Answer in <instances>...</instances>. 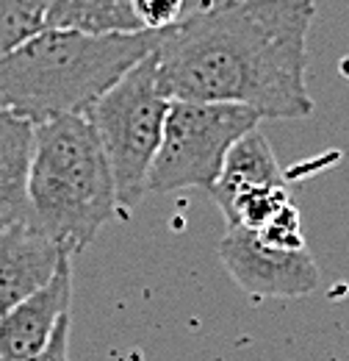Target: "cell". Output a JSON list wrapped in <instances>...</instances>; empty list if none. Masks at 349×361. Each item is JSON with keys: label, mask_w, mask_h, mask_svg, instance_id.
<instances>
[{"label": "cell", "mask_w": 349, "mask_h": 361, "mask_svg": "<svg viewBox=\"0 0 349 361\" xmlns=\"http://www.w3.org/2000/svg\"><path fill=\"white\" fill-rule=\"evenodd\" d=\"M313 17V0H227L158 31V81L172 100L239 103L269 120L307 117Z\"/></svg>", "instance_id": "6da1fadb"}, {"label": "cell", "mask_w": 349, "mask_h": 361, "mask_svg": "<svg viewBox=\"0 0 349 361\" xmlns=\"http://www.w3.org/2000/svg\"><path fill=\"white\" fill-rule=\"evenodd\" d=\"M158 47V31L91 37L67 28H44L0 56V109L34 126L87 114L131 67Z\"/></svg>", "instance_id": "7a4b0ae2"}, {"label": "cell", "mask_w": 349, "mask_h": 361, "mask_svg": "<svg viewBox=\"0 0 349 361\" xmlns=\"http://www.w3.org/2000/svg\"><path fill=\"white\" fill-rule=\"evenodd\" d=\"M28 200L31 220L70 256L89 247L120 214L114 173L87 114L37 126Z\"/></svg>", "instance_id": "3957f363"}, {"label": "cell", "mask_w": 349, "mask_h": 361, "mask_svg": "<svg viewBox=\"0 0 349 361\" xmlns=\"http://www.w3.org/2000/svg\"><path fill=\"white\" fill-rule=\"evenodd\" d=\"M170 103L172 97L158 81V61L153 50L87 111L114 173L120 217H131L147 195V178L164 139Z\"/></svg>", "instance_id": "277c9868"}, {"label": "cell", "mask_w": 349, "mask_h": 361, "mask_svg": "<svg viewBox=\"0 0 349 361\" xmlns=\"http://www.w3.org/2000/svg\"><path fill=\"white\" fill-rule=\"evenodd\" d=\"M261 120L258 111L239 103L172 100L158 156L150 167L147 192H211L230 147L244 134L258 128Z\"/></svg>", "instance_id": "5b68a950"}, {"label": "cell", "mask_w": 349, "mask_h": 361, "mask_svg": "<svg viewBox=\"0 0 349 361\" xmlns=\"http://www.w3.org/2000/svg\"><path fill=\"white\" fill-rule=\"evenodd\" d=\"M217 253L230 278L253 298H305L319 286V267L307 247H274L253 228H227Z\"/></svg>", "instance_id": "8992f818"}, {"label": "cell", "mask_w": 349, "mask_h": 361, "mask_svg": "<svg viewBox=\"0 0 349 361\" xmlns=\"http://www.w3.org/2000/svg\"><path fill=\"white\" fill-rule=\"evenodd\" d=\"M70 253L34 220L0 228V314L44 289Z\"/></svg>", "instance_id": "52a82bcc"}, {"label": "cell", "mask_w": 349, "mask_h": 361, "mask_svg": "<svg viewBox=\"0 0 349 361\" xmlns=\"http://www.w3.org/2000/svg\"><path fill=\"white\" fill-rule=\"evenodd\" d=\"M70 298L72 267L64 259L44 289L0 314V361H23L42 353L61 317L70 314Z\"/></svg>", "instance_id": "ba28073f"}, {"label": "cell", "mask_w": 349, "mask_h": 361, "mask_svg": "<svg viewBox=\"0 0 349 361\" xmlns=\"http://www.w3.org/2000/svg\"><path fill=\"white\" fill-rule=\"evenodd\" d=\"M37 126L0 109V228L31 220L28 178L34 161Z\"/></svg>", "instance_id": "9c48e42d"}, {"label": "cell", "mask_w": 349, "mask_h": 361, "mask_svg": "<svg viewBox=\"0 0 349 361\" xmlns=\"http://www.w3.org/2000/svg\"><path fill=\"white\" fill-rule=\"evenodd\" d=\"M272 183H286V176L274 159V150L269 145V139L253 128L250 134H244L227 153L224 167L219 173V180L211 189V197L222 203L224 197H230L239 189L247 186H272Z\"/></svg>", "instance_id": "30bf717a"}, {"label": "cell", "mask_w": 349, "mask_h": 361, "mask_svg": "<svg viewBox=\"0 0 349 361\" xmlns=\"http://www.w3.org/2000/svg\"><path fill=\"white\" fill-rule=\"evenodd\" d=\"M47 28H67L91 37L144 31L133 11V0H64L47 11Z\"/></svg>", "instance_id": "8fae6325"}, {"label": "cell", "mask_w": 349, "mask_h": 361, "mask_svg": "<svg viewBox=\"0 0 349 361\" xmlns=\"http://www.w3.org/2000/svg\"><path fill=\"white\" fill-rule=\"evenodd\" d=\"M50 0H0V56L47 28Z\"/></svg>", "instance_id": "7c38bea8"}, {"label": "cell", "mask_w": 349, "mask_h": 361, "mask_svg": "<svg viewBox=\"0 0 349 361\" xmlns=\"http://www.w3.org/2000/svg\"><path fill=\"white\" fill-rule=\"evenodd\" d=\"M261 239H266L269 245L274 247H286V250H300L305 247V236H303V217H300V209L294 203L283 206L269 226H263Z\"/></svg>", "instance_id": "4fadbf2b"}, {"label": "cell", "mask_w": 349, "mask_h": 361, "mask_svg": "<svg viewBox=\"0 0 349 361\" xmlns=\"http://www.w3.org/2000/svg\"><path fill=\"white\" fill-rule=\"evenodd\" d=\"M133 11L144 31H167L186 20V0H133Z\"/></svg>", "instance_id": "5bb4252c"}, {"label": "cell", "mask_w": 349, "mask_h": 361, "mask_svg": "<svg viewBox=\"0 0 349 361\" xmlns=\"http://www.w3.org/2000/svg\"><path fill=\"white\" fill-rule=\"evenodd\" d=\"M23 361H70V314L61 317V322L56 325V331H53V336H50L42 353Z\"/></svg>", "instance_id": "9a60e30c"}, {"label": "cell", "mask_w": 349, "mask_h": 361, "mask_svg": "<svg viewBox=\"0 0 349 361\" xmlns=\"http://www.w3.org/2000/svg\"><path fill=\"white\" fill-rule=\"evenodd\" d=\"M227 0H186V20H191V17H197V14H205V11H211V8H219V6H224Z\"/></svg>", "instance_id": "2e32d148"}, {"label": "cell", "mask_w": 349, "mask_h": 361, "mask_svg": "<svg viewBox=\"0 0 349 361\" xmlns=\"http://www.w3.org/2000/svg\"><path fill=\"white\" fill-rule=\"evenodd\" d=\"M58 3H64V0H50V8H53V6H58Z\"/></svg>", "instance_id": "e0dca14e"}]
</instances>
